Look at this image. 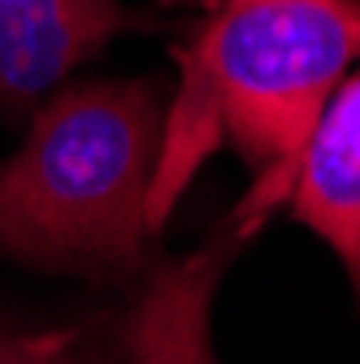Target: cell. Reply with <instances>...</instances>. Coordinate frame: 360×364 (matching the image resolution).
<instances>
[{"label": "cell", "mask_w": 360, "mask_h": 364, "mask_svg": "<svg viewBox=\"0 0 360 364\" xmlns=\"http://www.w3.org/2000/svg\"><path fill=\"white\" fill-rule=\"evenodd\" d=\"M356 61L360 0H217L183 48L152 178V230L221 139L256 173L235 221L260 225L291 196L308 134Z\"/></svg>", "instance_id": "cell-1"}, {"label": "cell", "mask_w": 360, "mask_h": 364, "mask_svg": "<svg viewBox=\"0 0 360 364\" xmlns=\"http://www.w3.org/2000/svg\"><path fill=\"white\" fill-rule=\"evenodd\" d=\"M157 78L61 82L0 161V256L35 273L126 287L144 278L165 139Z\"/></svg>", "instance_id": "cell-2"}, {"label": "cell", "mask_w": 360, "mask_h": 364, "mask_svg": "<svg viewBox=\"0 0 360 364\" xmlns=\"http://www.w3.org/2000/svg\"><path fill=\"white\" fill-rule=\"evenodd\" d=\"M235 243H208L183 264L148 273V291L122 312L65 326L0 312V364H217L208 304Z\"/></svg>", "instance_id": "cell-3"}, {"label": "cell", "mask_w": 360, "mask_h": 364, "mask_svg": "<svg viewBox=\"0 0 360 364\" xmlns=\"http://www.w3.org/2000/svg\"><path fill=\"white\" fill-rule=\"evenodd\" d=\"M139 22L122 0H0V117L22 126L43 96Z\"/></svg>", "instance_id": "cell-4"}, {"label": "cell", "mask_w": 360, "mask_h": 364, "mask_svg": "<svg viewBox=\"0 0 360 364\" xmlns=\"http://www.w3.org/2000/svg\"><path fill=\"white\" fill-rule=\"evenodd\" d=\"M287 200L295 221L343 260L360 304V61L312 126Z\"/></svg>", "instance_id": "cell-5"}]
</instances>
